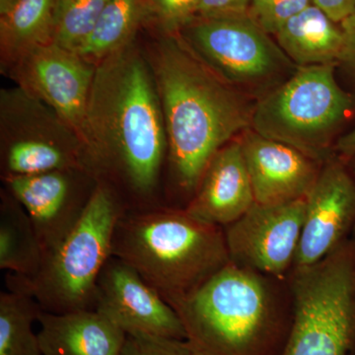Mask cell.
I'll use <instances>...</instances> for the list:
<instances>
[{
  "label": "cell",
  "mask_w": 355,
  "mask_h": 355,
  "mask_svg": "<svg viewBox=\"0 0 355 355\" xmlns=\"http://www.w3.org/2000/svg\"><path fill=\"white\" fill-rule=\"evenodd\" d=\"M84 146L99 181L113 180L137 200L153 197L167 135L153 72L135 42L96 67Z\"/></svg>",
  "instance_id": "1"
},
{
  "label": "cell",
  "mask_w": 355,
  "mask_h": 355,
  "mask_svg": "<svg viewBox=\"0 0 355 355\" xmlns=\"http://www.w3.org/2000/svg\"><path fill=\"white\" fill-rule=\"evenodd\" d=\"M1 179L6 190L29 214L43 260L76 227L99 183L86 170H58Z\"/></svg>",
  "instance_id": "11"
},
{
  "label": "cell",
  "mask_w": 355,
  "mask_h": 355,
  "mask_svg": "<svg viewBox=\"0 0 355 355\" xmlns=\"http://www.w3.org/2000/svg\"><path fill=\"white\" fill-rule=\"evenodd\" d=\"M95 70L74 51L50 43L28 53L8 72L17 86L51 107L84 146Z\"/></svg>",
  "instance_id": "12"
},
{
  "label": "cell",
  "mask_w": 355,
  "mask_h": 355,
  "mask_svg": "<svg viewBox=\"0 0 355 355\" xmlns=\"http://www.w3.org/2000/svg\"><path fill=\"white\" fill-rule=\"evenodd\" d=\"M38 323L43 355H119L127 336L93 309L62 314L42 310Z\"/></svg>",
  "instance_id": "17"
},
{
  "label": "cell",
  "mask_w": 355,
  "mask_h": 355,
  "mask_svg": "<svg viewBox=\"0 0 355 355\" xmlns=\"http://www.w3.org/2000/svg\"><path fill=\"white\" fill-rule=\"evenodd\" d=\"M41 307L25 291L7 288L0 293V355H43L38 334Z\"/></svg>",
  "instance_id": "22"
},
{
  "label": "cell",
  "mask_w": 355,
  "mask_h": 355,
  "mask_svg": "<svg viewBox=\"0 0 355 355\" xmlns=\"http://www.w3.org/2000/svg\"><path fill=\"white\" fill-rule=\"evenodd\" d=\"M305 205V198L273 205L254 202L223 228L231 261L273 279H287L300 242Z\"/></svg>",
  "instance_id": "10"
},
{
  "label": "cell",
  "mask_w": 355,
  "mask_h": 355,
  "mask_svg": "<svg viewBox=\"0 0 355 355\" xmlns=\"http://www.w3.org/2000/svg\"><path fill=\"white\" fill-rule=\"evenodd\" d=\"M238 137L254 202L280 205L307 197L323 164L288 144L266 139L253 128H248Z\"/></svg>",
  "instance_id": "15"
},
{
  "label": "cell",
  "mask_w": 355,
  "mask_h": 355,
  "mask_svg": "<svg viewBox=\"0 0 355 355\" xmlns=\"http://www.w3.org/2000/svg\"><path fill=\"white\" fill-rule=\"evenodd\" d=\"M347 166H349L350 172L352 173L354 177L355 178V157L349 159V160H345Z\"/></svg>",
  "instance_id": "31"
},
{
  "label": "cell",
  "mask_w": 355,
  "mask_h": 355,
  "mask_svg": "<svg viewBox=\"0 0 355 355\" xmlns=\"http://www.w3.org/2000/svg\"><path fill=\"white\" fill-rule=\"evenodd\" d=\"M0 160L1 178L58 170L92 173L78 135L19 86L0 92Z\"/></svg>",
  "instance_id": "9"
},
{
  "label": "cell",
  "mask_w": 355,
  "mask_h": 355,
  "mask_svg": "<svg viewBox=\"0 0 355 355\" xmlns=\"http://www.w3.org/2000/svg\"><path fill=\"white\" fill-rule=\"evenodd\" d=\"M128 207L106 182L99 181L83 216L30 279L7 272L6 287L25 291L46 312L94 308L96 286L112 257L114 229Z\"/></svg>",
  "instance_id": "5"
},
{
  "label": "cell",
  "mask_w": 355,
  "mask_h": 355,
  "mask_svg": "<svg viewBox=\"0 0 355 355\" xmlns=\"http://www.w3.org/2000/svg\"><path fill=\"white\" fill-rule=\"evenodd\" d=\"M231 261L173 306L195 355H279L292 321L277 282Z\"/></svg>",
  "instance_id": "3"
},
{
  "label": "cell",
  "mask_w": 355,
  "mask_h": 355,
  "mask_svg": "<svg viewBox=\"0 0 355 355\" xmlns=\"http://www.w3.org/2000/svg\"><path fill=\"white\" fill-rule=\"evenodd\" d=\"M336 64L298 67L259 99L252 128L323 164L335 155L338 135L355 111V96L338 83Z\"/></svg>",
  "instance_id": "6"
},
{
  "label": "cell",
  "mask_w": 355,
  "mask_h": 355,
  "mask_svg": "<svg viewBox=\"0 0 355 355\" xmlns=\"http://www.w3.org/2000/svg\"><path fill=\"white\" fill-rule=\"evenodd\" d=\"M336 24L349 17L355 8V0H310Z\"/></svg>",
  "instance_id": "28"
},
{
  "label": "cell",
  "mask_w": 355,
  "mask_h": 355,
  "mask_svg": "<svg viewBox=\"0 0 355 355\" xmlns=\"http://www.w3.org/2000/svg\"><path fill=\"white\" fill-rule=\"evenodd\" d=\"M343 41L336 69H340L355 96V8L349 17L340 23Z\"/></svg>",
  "instance_id": "27"
},
{
  "label": "cell",
  "mask_w": 355,
  "mask_h": 355,
  "mask_svg": "<svg viewBox=\"0 0 355 355\" xmlns=\"http://www.w3.org/2000/svg\"><path fill=\"white\" fill-rule=\"evenodd\" d=\"M305 202L293 268L323 260L354 230L355 178L345 160L335 154L324 161Z\"/></svg>",
  "instance_id": "14"
},
{
  "label": "cell",
  "mask_w": 355,
  "mask_h": 355,
  "mask_svg": "<svg viewBox=\"0 0 355 355\" xmlns=\"http://www.w3.org/2000/svg\"><path fill=\"white\" fill-rule=\"evenodd\" d=\"M310 0H252L249 14L263 31L275 35L287 21L310 6Z\"/></svg>",
  "instance_id": "24"
},
{
  "label": "cell",
  "mask_w": 355,
  "mask_h": 355,
  "mask_svg": "<svg viewBox=\"0 0 355 355\" xmlns=\"http://www.w3.org/2000/svg\"><path fill=\"white\" fill-rule=\"evenodd\" d=\"M292 321L279 355H349L355 349V228L314 265L292 268Z\"/></svg>",
  "instance_id": "7"
},
{
  "label": "cell",
  "mask_w": 355,
  "mask_h": 355,
  "mask_svg": "<svg viewBox=\"0 0 355 355\" xmlns=\"http://www.w3.org/2000/svg\"><path fill=\"white\" fill-rule=\"evenodd\" d=\"M93 310L125 335L187 340L176 311L132 268L114 256L98 279Z\"/></svg>",
  "instance_id": "13"
},
{
  "label": "cell",
  "mask_w": 355,
  "mask_h": 355,
  "mask_svg": "<svg viewBox=\"0 0 355 355\" xmlns=\"http://www.w3.org/2000/svg\"><path fill=\"white\" fill-rule=\"evenodd\" d=\"M334 151L343 160L355 157V128L338 137Z\"/></svg>",
  "instance_id": "29"
},
{
  "label": "cell",
  "mask_w": 355,
  "mask_h": 355,
  "mask_svg": "<svg viewBox=\"0 0 355 355\" xmlns=\"http://www.w3.org/2000/svg\"><path fill=\"white\" fill-rule=\"evenodd\" d=\"M55 0H17L0 15L1 64L8 70L30 51L53 43Z\"/></svg>",
  "instance_id": "19"
},
{
  "label": "cell",
  "mask_w": 355,
  "mask_h": 355,
  "mask_svg": "<svg viewBox=\"0 0 355 355\" xmlns=\"http://www.w3.org/2000/svg\"><path fill=\"white\" fill-rule=\"evenodd\" d=\"M119 355H195L186 340L148 335H127Z\"/></svg>",
  "instance_id": "26"
},
{
  "label": "cell",
  "mask_w": 355,
  "mask_h": 355,
  "mask_svg": "<svg viewBox=\"0 0 355 355\" xmlns=\"http://www.w3.org/2000/svg\"><path fill=\"white\" fill-rule=\"evenodd\" d=\"M349 355H355V349L354 350H352V352H350Z\"/></svg>",
  "instance_id": "32"
},
{
  "label": "cell",
  "mask_w": 355,
  "mask_h": 355,
  "mask_svg": "<svg viewBox=\"0 0 355 355\" xmlns=\"http://www.w3.org/2000/svg\"><path fill=\"white\" fill-rule=\"evenodd\" d=\"M147 17V0H109L95 27L74 53L97 67L132 44Z\"/></svg>",
  "instance_id": "21"
},
{
  "label": "cell",
  "mask_w": 355,
  "mask_h": 355,
  "mask_svg": "<svg viewBox=\"0 0 355 355\" xmlns=\"http://www.w3.org/2000/svg\"><path fill=\"white\" fill-rule=\"evenodd\" d=\"M17 0H0V15L8 11Z\"/></svg>",
  "instance_id": "30"
},
{
  "label": "cell",
  "mask_w": 355,
  "mask_h": 355,
  "mask_svg": "<svg viewBox=\"0 0 355 355\" xmlns=\"http://www.w3.org/2000/svg\"><path fill=\"white\" fill-rule=\"evenodd\" d=\"M177 33L224 79L256 101L298 69L248 13L197 15Z\"/></svg>",
  "instance_id": "8"
},
{
  "label": "cell",
  "mask_w": 355,
  "mask_h": 355,
  "mask_svg": "<svg viewBox=\"0 0 355 355\" xmlns=\"http://www.w3.org/2000/svg\"><path fill=\"white\" fill-rule=\"evenodd\" d=\"M147 6L162 31L177 32L198 15L200 0H147Z\"/></svg>",
  "instance_id": "25"
},
{
  "label": "cell",
  "mask_w": 355,
  "mask_h": 355,
  "mask_svg": "<svg viewBox=\"0 0 355 355\" xmlns=\"http://www.w3.org/2000/svg\"><path fill=\"white\" fill-rule=\"evenodd\" d=\"M109 0H55L53 43L76 51L95 27Z\"/></svg>",
  "instance_id": "23"
},
{
  "label": "cell",
  "mask_w": 355,
  "mask_h": 355,
  "mask_svg": "<svg viewBox=\"0 0 355 355\" xmlns=\"http://www.w3.org/2000/svg\"><path fill=\"white\" fill-rule=\"evenodd\" d=\"M275 36L297 67L336 65L342 51V29L314 4L291 17Z\"/></svg>",
  "instance_id": "18"
},
{
  "label": "cell",
  "mask_w": 355,
  "mask_h": 355,
  "mask_svg": "<svg viewBox=\"0 0 355 355\" xmlns=\"http://www.w3.org/2000/svg\"><path fill=\"white\" fill-rule=\"evenodd\" d=\"M43 253L29 214L8 191L0 202V268L17 277H34Z\"/></svg>",
  "instance_id": "20"
},
{
  "label": "cell",
  "mask_w": 355,
  "mask_h": 355,
  "mask_svg": "<svg viewBox=\"0 0 355 355\" xmlns=\"http://www.w3.org/2000/svg\"><path fill=\"white\" fill-rule=\"evenodd\" d=\"M254 203L253 187L237 137L217 151L184 209L198 220L224 228L244 216Z\"/></svg>",
  "instance_id": "16"
},
{
  "label": "cell",
  "mask_w": 355,
  "mask_h": 355,
  "mask_svg": "<svg viewBox=\"0 0 355 355\" xmlns=\"http://www.w3.org/2000/svg\"><path fill=\"white\" fill-rule=\"evenodd\" d=\"M112 256L132 268L171 307L231 263L224 229L184 207L127 209Z\"/></svg>",
  "instance_id": "4"
},
{
  "label": "cell",
  "mask_w": 355,
  "mask_h": 355,
  "mask_svg": "<svg viewBox=\"0 0 355 355\" xmlns=\"http://www.w3.org/2000/svg\"><path fill=\"white\" fill-rule=\"evenodd\" d=\"M146 58L164 116L170 171L178 190L191 200L217 151L252 128L257 101L177 32L162 31Z\"/></svg>",
  "instance_id": "2"
}]
</instances>
